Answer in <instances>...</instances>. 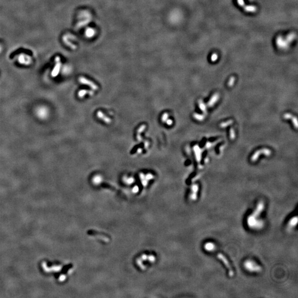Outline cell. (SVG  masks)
<instances>
[{
	"label": "cell",
	"mask_w": 298,
	"mask_h": 298,
	"mask_svg": "<svg viewBox=\"0 0 298 298\" xmlns=\"http://www.w3.org/2000/svg\"><path fill=\"white\" fill-rule=\"evenodd\" d=\"M217 256H218V258L220 259L221 261L223 262V263L224 264V265L226 267V268L228 269L229 276L230 277H232L233 275V272L231 268L229 262H228V259H226V258L225 257V256L224 255H222L221 254H218Z\"/></svg>",
	"instance_id": "6da1fadb"
},
{
	"label": "cell",
	"mask_w": 298,
	"mask_h": 298,
	"mask_svg": "<svg viewBox=\"0 0 298 298\" xmlns=\"http://www.w3.org/2000/svg\"><path fill=\"white\" fill-rule=\"evenodd\" d=\"M59 56H56L55 59V61L56 62V65L54 67V69L51 73V76L52 77H56L58 76L60 70V67L61 66V60Z\"/></svg>",
	"instance_id": "7a4b0ae2"
},
{
	"label": "cell",
	"mask_w": 298,
	"mask_h": 298,
	"mask_svg": "<svg viewBox=\"0 0 298 298\" xmlns=\"http://www.w3.org/2000/svg\"><path fill=\"white\" fill-rule=\"evenodd\" d=\"M78 80L81 84L89 86V87H90L93 90H97L98 89L97 85H96L95 84H94V83L91 81L85 78L84 77H80L79 78Z\"/></svg>",
	"instance_id": "3957f363"
},
{
	"label": "cell",
	"mask_w": 298,
	"mask_h": 298,
	"mask_svg": "<svg viewBox=\"0 0 298 298\" xmlns=\"http://www.w3.org/2000/svg\"><path fill=\"white\" fill-rule=\"evenodd\" d=\"M18 60L20 63L22 64H25V65H29L32 62L31 57L24 54H21L19 56L18 58Z\"/></svg>",
	"instance_id": "277c9868"
},
{
	"label": "cell",
	"mask_w": 298,
	"mask_h": 298,
	"mask_svg": "<svg viewBox=\"0 0 298 298\" xmlns=\"http://www.w3.org/2000/svg\"><path fill=\"white\" fill-rule=\"evenodd\" d=\"M255 265V262H253L250 261H247L246 263H245V266L246 267V269L250 271H258L261 269L260 267H254V266Z\"/></svg>",
	"instance_id": "5b68a950"
},
{
	"label": "cell",
	"mask_w": 298,
	"mask_h": 298,
	"mask_svg": "<svg viewBox=\"0 0 298 298\" xmlns=\"http://www.w3.org/2000/svg\"><path fill=\"white\" fill-rule=\"evenodd\" d=\"M97 115L100 119L103 120L105 123L110 124L111 123V119L108 117V116H107L105 114H104L102 112L98 111L97 113Z\"/></svg>",
	"instance_id": "8992f818"
},
{
	"label": "cell",
	"mask_w": 298,
	"mask_h": 298,
	"mask_svg": "<svg viewBox=\"0 0 298 298\" xmlns=\"http://www.w3.org/2000/svg\"><path fill=\"white\" fill-rule=\"evenodd\" d=\"M48 114V112L47 111V109L45 108H40L38 111V114L41 118H45L46 116H47Z\"/></svg>",
	"instance_id": "52a82bcc"
},
{
	"label": "cell",
	"mask_w": 298,
	"mask_h": 298,
	"mask_svg": "<svg viewBox=\"0 0 298 298\" xmlns=\"http://www.w3.org/2000/svg\"><path fill=\"white\" fill-rule=\"evenodd\" d=\"M146 128V125H142L140 128H139L138 129V131H137V139L139 141H142V138L140 135V134L144 131V130Z\"/></svg>",
	"instance_id": "ba28073f"
},
{
	"label": "cell",
	"mask_w": 298,
	"mask_h": 298,
	"mask_svg": "<svg viewBox=\"0 0 298 298\" xmlns=\"http://www.w3.org/2000/svg\"><path fill=\"white\" fill-rule=\"evenodd\" d=\"M198 186L197 185H194L192 187V191H193V193H192V195H191V198L192 199H196L197 198V192H198Z\"/></svg>",
	"instance_id": "9c48e42d"
},
{
	"label": "cell",
	"mask_w": 298,
	"mask_h": 298,
	"mask_svg": "<svg viewBox=\"0 0 298 298\" xmlns=\"http://www.w3.org/2000/svg\"><path fill=\"white\" fill-rule=\"evenodd\" d=\"M102 180V178L101 176L97 175L93 177V182L95 184H99L101 183Z\"/></svg>",
	"instance_id": "30bf717a"
},
{
	"label": "cell",
	"mask_w": 298,
	"mask_h": 298,
	"mask_svg": "<svg viewBox=\"0 0 298 298\" xmlns=\"http://www.w3.org/2000/svg\"><path fill=\"white\" fill-rule=\"evenodd\" d=\"M63 40H64V42L65 43V44H66V45H67L68 46L70 47V48H72V49H75L76 48V45H74V44H72V43H70V41H69V40H68V39H67V38H66V37H64V38H63Z\"/></svg>",
	"instance_id": "8fae6325"
},
{
	"label": "cell",
	"mask_w": 298,
	"mask_h": 298,
	"mask_svg": "<svg viewBox=\"0 0 298 298\" xmlns=\"http://www.w3.org/2000/svg\"><path fill=\"white\" fill-rule=\"evenodd\" d=\"M205 248L206 249V250L207 251H212L213 250H214L213 249L215 248V245L211 243V242H209V243H207L206 245H205Z\"/></svg>",
	"instance_id": "7c38bea8"
},
{
	"label": "cell",
	"mask_w": 298,
	"mask_h": 298,
	"mask_svg": "<svg viewBox=\"0 0 298 298\" xmlns=\"http://www.w3.org/2000/svg\"><path fill=\"white\" fill-rule=\"evenodd\" d=\"M87 92H88V91H87V90H85V89H82V90H81V91H79V92H78V97H80V98H82V97H84L85 96L86 94L87 93Z\"/></svg>",
	"instance_id": "4fadbf2b"
},
{
	"label": "cell",
	"mask_w": 298,
	"mask_h": 298,
	"mask_svg": "<svg viewBox=\"0 0 298 298\" xmlns=\"http://www.w3.org/2000/svg\"><path fill=\"white\" fill-rule=\"evenodd\" d=\"M134 182V179L132 177H129V178H126L125 179V182L128 184H132Z\"/></svg>",
	"instance_id": "5bb4252c"
},
{
	"label": "cell",
	"mask_w": 298,
	"mask_h": 298,
	"mask_svg": "<svg viewBox=\"0 0 298 298\" xmlns=\"http://www.w3.org/2000/svg\"><path fill=\"white\" fill-rule=\"evenodd\" d=\"M297 218L296 217L294 218H293L291 220H290V225H292L293 226H295L296 224V223H297Z\"/></svg>",
	"instance_id": "9a60e30c"
},
{
	"label": "cell",
	"mask_w": 298,
	"mask_h": 298,
	"mask_svg": "<svg viewBox=\"0 0 298 298\" xmlns=\"http://www.w3.org/2000/svg\"><path fill=\"white\" fill-rule=\"evenodd\" d=\"M148 259L151 262H153L155 261L156 258H155V257L153 255H150L148 256Z\"/></svg>",
	"instance_id": "2e32d148"
},
{
	"label": "cell",
	"mask_w": 298,
	"mask_h": 298,
	"mask_svg": "<svg viewBox=\"0 0 298 298\" xmlns=\"http://www.w3.org/2000/svg\"><path fill=\"white\" fill-rule=\"evenodd\" d=\"M88 22H89V21H88V20H87V21H84V22H80V23H78V25H77V28H80V27H83V26H84V25H86V24H87Z\"/></svg>",
	"instance_id": "e0dca14e"
},
{
	"label": "cell",
	"mask_w": 298,
	"mask_h": 298,
	"mask_svg": "<svg viewBox=\"0 0 298 298\" xmlns=\"http://www.w3.org/2000/svg\"><path fill=\"white\" fill-rule=\"evenodd\" d=\"M168 114L167 113H165L162 115V120L164 122H165L166 121V120L168 119Z\"/></svg>",
	"instance_id": "ac0fdd59"
},
{
	"label": "cell",
	"mask_w": 298,
	"mask_h": 298,
	"mask_svg": "<svg viewBox=\"0 0 298 298\" xmlns=\"http://www.w3.org/2000/svg\"><path fill=\"white\" fill-rule=\"evenodd\" d=\"M145 178L146 180H148L149 181V180L152 179L153 178V176L152 174H151V173H148V174L145 176Z\"/></svg>",
	"instance_id": "d6986e66"
},
{
	"label": "cell",
	"mask_w": 298,
	"mask_h": 298,
	"mask_svg": "<svg viewBox=\"0 0 298 298\" xmlns=\"http://www.w3.org/2000/svg\"><path fill=\"white\" fill-rule=\"evenodd\" d=\"M139 187L138 186H135L133 188V193H138V191H139Z\"/></svg>",
	"instance_id": "ffe728a7"
},
{
	"label": "cell",
	"mask_w": 298,
	"mask_h": 298,
	"mask_svg": "<svg viewBox=\"0 0 298 298\" xmlns=\"http://www.w3.org/2000/svg\"><path fill=\"white\" fill-rule=\"evenodd\" d=\"M166 124H167V125H171V124H172V123H173L172 120L171 119H167L166 121Z\"/></svg>",
	"instance_id": "44dd1931"
},
{
	"label": "cell",
	"mask_w": 298,
	"mask_h": 298,
	"mask_svg": "<svg viewBox=\"0 0 298 298\" xmlns=\"http://www.w3.org/2000/svg\"><path fill=\"white\" fill-rule=\"evenodd\" d=\"M149 142H148V141H145V148L146 149H147V148H148V147H149Z\"/></svg>",
	"instance_id": "7402d4cb"
},
{
	"label": "cell",
	"mask_w": 298,
	"mask_h": 298,
	"mask_svg": "<svg viewBox=\"0 0 298 298\" xmlns=\"http://www.w3.org/2000/svg\"><path fill=\"white\" fill-rule=\"evenodd\" d=\"M142 150L141 149L139 148V149H138V150H137V152H138V153H141V152H142Z\"/></svg>",
	"instance_id": "603a6c76"
},
{
	"label": "cell",
	"mask_w": 298,
	"mask_h": 298,
	"mask_svg": "<svg viewBox=\"0 0 298 298\" xmlns=\"http://www.w3.org/2000/svg\"><path fill=\"white\" fill-rule=\"evenodd\" d=\"M1 48L0 47V52H1Z\"/></svg>",
	"instance_id": "cb8c5ba5"
}]
</instances>
